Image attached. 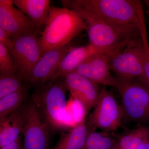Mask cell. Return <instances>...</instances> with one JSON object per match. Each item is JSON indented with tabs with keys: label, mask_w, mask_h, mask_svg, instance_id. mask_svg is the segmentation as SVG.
<instances>
[{
	"label": "cell",
	"mask_w": 149,
	"mask_h": 149,
	"mask_svg": "<svg viewBox=\"0 0 149 149\" xmlns=\"http://www.w3.org/2000/svg\"><path fill=\"white\" fill-rule=\"evenodd\" d=\"M123 119L121 105L113 94L106 88L101 89L98 100L88 120L89 128L100 129L104 132L117 130Z\"/></svg>",
	"instance_id": "7"
},
{
	"label": "cell",
	"mask_w": 149,
	"mask_h": 149,
	"mask_svg": "<svg viewBox=\"0 0 149 149\" xmlns=\"http://www.w3.org/2000/svg\"><path fill=\"white\" fill-rule=\"evenodd\" d=\"M115 29L125 40L141 39L146 29L143 4L139 0H75Z\"/></svg>",
	"instance_id": "1"
},
{
	"label": "cell",
	"mask_w": 149,
	"mask_h": 149,
	"mask_svg": "<svg viewBox=\"0 0 149 149\" xmlns=\"http://www.w3.org/2000/svg\"><path fill=\"white\" fill-rule=\"evenodd\" d=\"M13 4L24 13L37 29L45 25L51 6L49 0H13Z\"/></svg>",
	"instance_id": "16"
},
{
	"label": "cell",
	"mask_w": 149,
	"mask_h": 149,
	"mask_svg": "<svg viewBox=\"0 0 149 149\" xmlns=\"http://www.w3.org/2000/svg\"><path fill=\"white\" fill-rule=\"evenodd\" d=\"M63 78L68 91L72 97L82 104L87 112L94 107L101 90L100 85L74 72L68 73Z\"/></svg>",
	"instance_id": "12"
},
{
	"label": "cell",
	"mask_w": 149,
	"mask_h": 149,
	"mask_svg": "<svg viewBox=\"0 0 149 149\" xmlns=\"http://www.w3.org/2000/svg\"><path fill=\"white\" fill-rule=\"evenodd\" d=\"M13 45L9 50L18 74L28 81L32 70L42 56L37 33H27L12 38Z\"/></svg>",
	"instance_id": "8"
},
{
	"label": "cell",
	"mask_w": 149,
	"mask_h": 149,
	"mask_svg": "<svg viewBox=\"0 0 149 149\" xmlns=\"http://www.w3.org/2000/svg\"><path fill=\"white\" fill-rule=\"evenodd\" d=\"M107 57L110 69L115 74L118 83L134 82L143 75L144 48L142 38L131 40L122 50Z\"/></svg>",
	"instance_id": "5"
},
{
	"label": "cell",
	"mask_w": 149,
	"mask_h": 149,
	"mask_svg": "<svg viewBox=\"0 0 149 149\" xmlns=\"http://www.w3.org/2000/svg\"><path fill=\"white\" fill-rule=\"evenodd\" d=\"M73 48V45L70 43L61 47L49 51L42 55L27 81L29 85L32 86L49 82L63 59Z\"/></svg>",
	"instance_id": "13"
},
{
	"label": "cell",
	"mask_w": 149,
	"mask_h": 149,
	"mask_svg": "<svg viewBox=\"0 0 149 149\" xmlns=\"http://www.w3.org/2000/svg\"><path fill=\"white\" fill-rule=\"evenodd\" d=\"M22 108L24 116L22 149H48L51 127L33 102Z\"/></svg>",
	"instance_id": "9"
},
{
	"label": "cell",
	"mask_w": 149,
	"mask_h": 149,
	"mask_svg": "<svg viewBox=\"0 0 149 149\" xmlns=\"http://www.w3.org/2000/svg\"><path fill=\"white\" fill-rule=\"evenodd\" d=\"M137 149H149L148 141L144 142V143L141 144Z\"/></svg>",
	"instance_id": "26"
},
{
	"label": "cell",
	"mask_w": 149,
	"mask_h": 149,
	"mask_svg": "<svg viewBox=\"0 0 149 149\" xmlns=\"http://www.w3.org/2000/svg\"><path fill=\"white\" fill-rule=\"evenodd\" d=\"M149 139V128L140 126L121 136L117 140L115 149H137Z\"/></svg>",
	"instance_id": "18"
},
{
	"label": "cell",
	"mask_w": 149,
	"mask_h": 149,
	"mask_svg": "<svg viewBox=\"0 0 149 149\" xmlns=\"http://www.w3.org/2000/svg\"><path fill=\"white\" fill-rule=\"evenodd\" d=\"M88 128L85 120L63 134L53 149H82L85 144Z\"/></svg>",
	"instance_id": "17"
},
{
	"label": "cell",
	"mask_w": 149,
	"mask_h": 149,
	"mask_svg": "<svg viewBox=\"0 0 149 149\" xmlns=\"http://www.w3.org/2000/svg\"><path fill=\"white\" fill-rule=\"evenodd\" d=\"M11 0H0V28L11 38L27 33H37L35 24Z\"/></svg>",
	"instance_id": "10"
},
{
	"label": "cell",
	"mask_w": 149,
	"mask_h": 149,
	"mask_svg": "<svg viewBox=\"0 0 149 149\" xmlns=\"http://www.w3.org/2000/svg\"><path fill=\"white\" fill-rule=\"evenodd\" d=\"M0 149H22V142L20 136L14 142L0 148Z\"/></svg>",
	"instance_id": "25"
},
{
	"label": "cell",
	"mask_w": 149,
	"mask_h": 149,
	"mask_svg": "<svg viewBox=\"0 0 149 149\" xmlns=\"http://www.w3.org/2000/svg\"><path fill=\"white\" fill-rule=\"evenodd\" d=\"M106 133L88 128L86 141L82 149H115L117 140Z\"/></svg>",
	"instance_id": "20"
},
{
	"label": "cell",
	"mask_w": 149,
	"mask_h": 149,
	"mask_svg": "<svg viewBox=\"0 0 149 149\" xmlns=\"http://www.w3.org/2000/svg\"><path fill=\"white\" fill-rule=\"evenodd\" d=\"M14 73H18V71L9 51L0 44V74Z\"/></svg>",
	"instance_id": "22"
},
{
	"label": "cell",
	"mask_w": 149,
	"mask_h": 149,
	"mask_svg": "<svg viewBox=\"0 0 149 149\" xmlns=\"http://www.w3.org/2000/svg\"><path fill=\"white\" fill-rule=\"evenodd\" d=\"M67 91L63 79H58L33 95L32 102L52 129L65 126Z\"/></svg>",
	"instance_id": "4"
},
{
	"label": "cell",
	"mask_w": 149,
	"mask_h": 149,
	"mask_svg": "<svg viewBox=\"0 0 149 149\" xmlns=\"http://www.w3.org/2000/svg\"><path fill=\"white\" fill-rule=\"evenodd\" d=\"M109 61L105 54L96 53L80 63L73 72L99 85L116 88L118 82L110 72Z\"/></svg>",
	"instance_id": "11"
},
{
	"label": "cell",
	"mask_w": 149,
	"mask_h": 149,
	"mask_svg": "<svg viewBox=\"0 0 149 149\" xmlns=\"http://www.w3.org/2000/svg\"><path fill=\"white\" fill-rule=\"evenodd\" d=\"M61 2L65 8L76 12L87 25L89 44L99 53L109 56L122 50L131 40H125L112 26L83 8L75 0H64Z\"/></svg>",
	"instance_id": "3"
},
{
	"label": "cell",
	"mask_w": 149,
	"mask_h": 149,
	"mask_svg": "<svg viewBox=\"0 0 149 149\" xmlns=\"http://www.w3.org/2000/svg\"><path fill=\"white\" fill-rule=\"evenodd\" d=\"M27 93V88L24 86L18 91L0 98V120L21 107Z\"/></svg>",
	"instance_id": "19"
},
{
	"label": "cell",
	"mask_w": 149,
	"mask_h": 149,
	"mask_svg": "<svg viewBox=\"0 0 149 149\" xmlns=\"http://www.w3.org/2000/svg\"><path fill=\"white\" fill-rule=\"evenodd\" d=\"M123 119L131 122L149 123V89L134 81L118 83Z\"/></svg>",
	"instance_id": "6"
},
{
	"label": "cell",
	"mask_w": 149,
	"mask_h": 149,
	"mask_svg": "<svg viewBox=\"0 0 149 149\" xmlns=\"http://www.w3.org/2000/svg\"><path fill=\"white\" fill-rule=\"evenodd\" d=\"M143 3L146 6V13L149 18V0H145L143 1Z\"/></svg>",
	"instance_id": "27"
},
{
	"label": "cell",
	"mask_w": 149,
	"mask_h": 149,
	"mask_svg": "<svg viewBox=\"0 0 149 149\" xmlns=\"http://www.w3.org/2000/svg\"><path fill=\"white\" fill-rule=\"evenodd\" d=\"M24 125L22 106L0 120V148L18 139L22 134Z\"/></svg>",
	"instance_id": "15"
},
{
	"label": "cell",
	"mask_w": 149,
	"mask_h": 149,
	"mask_svg": "<svg viewBox=\"0 0 149 149\" xmlns=\"http://www.w3.org/2000/svg\"><path fill=\"white\" fill-rule=\"evenodd\" d=\"M22 80L18 73L0 74V98L23 88Z\"/></svg>",
	"instance_id": "21"
},
{
	"label": "cell",
	"mask_w": 149,
	"mask_h": 149,
	"mask_svg": "<svg viewBox=\"0 0 149 149\" xmlns=\"http://www.w3.org/2000/svg\"><path fill=\"white\" fill-rule=\"evenodd\" d=\"M142 37L144 48L143 72L142 76L135 81L143 84L149 89V45L147 31L143 32Z\"/></svg>",
	"instance_id": "23"
},
{
	"label": "cell",
	"mask_w": 149,
	"mask_h": 149,
	"mask_svg": "<svg viewBox=\"0 0 149 149\" xmlns=\"http://www.w3.org/2000/svg\"><path fill=\"white\" fill-rule=\"evenodd\" d=\"M11 37L4 30L0 28V44H2L9 51L10 50L13 45V41Z\"/></svg>",
	"instance_id": "24"
},
{
	"label": "cell",
	"mask_w": 149,
	"mask_h": 149,
	"mask_svg": "<svg viewBox=\"0 0 149 149\" xmlns=\"http://www.w3.org/2000/svg\"><path fill=\"white\" fill-rule=\"evenodd\" d=\"M87 28L86 23L76 12L51 6L45 27L38 38L42 56L69 44Z\"/></svg>",
	"instance_id": "2"
},
{
	"label": "cell",
	"mask_w": 149,
	"mask_h": 149,
	"mask_svg": "<svg viewBox=\"0 0 149 149\" xmlns=\"http://www.w3.org/2000/svg\"><path fill=\"white\" fill-rule=\"evenodd\" d=\"M99 53L93 46L74 47L69 51L63 59L53 77L49 83H53L61 77L73 72L78 65L93 54Z\"/></svg>",
	"instance_id": "14"
},
{
	"label": "cell",
	"mask_w": 149,
	"mask_h": 149,
	"mask_svg": "<svg viewBox=\"0 0 149 149\" xmlns=\"http://www.w3.org/2000/svg\"><path fill=\"white\" fill-rule=\"evenodd\" d=\"M148 142H149V140H148Z\"/></svg>",
	"instance_id": "28"
}]
</instances>
